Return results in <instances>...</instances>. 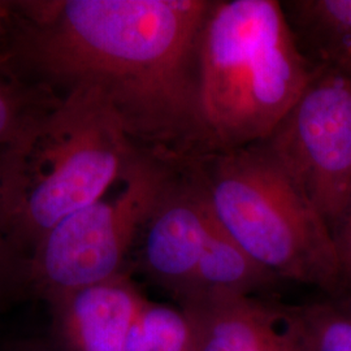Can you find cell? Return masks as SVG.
<instances>
[{
    "mask_svg": "<svg viewBox=\"0 0 351 351\" xmlns=\"http://www.w3.org/2000/svg\"><path fill=\"white\" fill-rule=\"evenodd\" d=\"M0 49L56 94L95 93L139 150L177 165L208 154L198 42L213 0H26Z\"/></svg>",
    "mask_w": 351,
    "mask_h": 351,
    "instance_id": "obj_1",
    "label": "cell"
},
{
    "mask_svg": "<svg viewBox=\"0 0 351 351\" xmlns=\"http://www.w3.org/2000/svg\"><path fill=\"white\" fill-rule=\"evenodd\" d=\"M143 151L86 88H72L0 149L8 236L26 259L52 228L103 198Z\"/></svg>",
    "mask_w": 351,
    "mask_h": 351,
    "instance_id": "obj_2",
    "label": "cell"
},
{
    "mask_svg": "<svg viewBox=\"0 0 351 351\" xmlns=\"http://www.w3.org/2000/svg\"><path fill=\"white\" fill-rule=\"evenodd\" d=\"M277 0H215L198 42V99L210 152L268 138L310 84Z\"/></svg>",
    "mask_w": 351,
    "mask_h": 351,
    "instance_id": "obj_3",
    "label": "cell"
},
{
    "mask_svg": "<svg viewBox=\"0 0 351 351\" xmlns=\"http://www.w3.org/2000/svg\"><path fill=\"white\" fill-rule=\"evenodd\" d=\"M186 165L217 224L256 263L280 281L339 291L329 226L263 143L208 152Z\"/></svg>",
    "mask_w": 351,
    "mask_h": 351,
    "instance_id": "obj_4",
    "label": "cell"
},
{
    "mask_svg": "<svg viewBox=\"0 0 351 351\" xmlns=\"http://www.w3.org/2000/svg\"><path fill=\"white\" fill-rule=\"evenodd\" d=\"M177 169L142 152L114 197L104 195L52 228L29 256V295L50 303L132 272L139 232Z\"/></svg>",
    "mask_w": 351,
    "mask_h": 351,
    "instance_id": "obj_5",
    "label": "cell"
},
{
    "mask_svg": "<svg viewBox=\"0 0 351 351\" xmlns=\"http://www.w3.org/2000/svg\"><path fill=\"white\" fill-rule=\"evenodd\" d=\"M259 143L333 232L351 202V66H315L300 99Z\"/></svg>",
    "mask_w": 351,
    "mask_h": 351,
    "instance_id": "obj_6",
    "label": "cell"
},
{
    "mask_svg": "<svg viewBox=\"0 0 351 351\" xmlns=\"http://www.w3.org/2000/svg\"><path fill=\"white\" fill-rule=\"evenodd\" d=\"M215 223L199 184L188 165H181L139 232L130 271L138 269L177 303L188 290Z\"/></svg>",
    "mask_w": 351,
    "mask_h": 351,
    "instance_id": "obj_7",
    "label": "cell"
},
{
    "mask_svg": "<svg viewBox=\"0 0 351 351\" xmlns=\"http://www.w3.org/2000/svg\"><path fill=\"white\" fill-rule=\"evenodd\" d=\"M195 351H307L293 304L262 295H217L180 306Z\"/></svg>",
    "mask_w": 351,
    "mask_h": 351,
    "instance_id": "obj_8",
    "label": "cell"
},
{
    "mask_svg": "<svg viewBox=\"0 0 351 351\" xmlns=\"http://www.w3.org/2000/svg\"><path fill=\"white\" fill-rule=\"evenodd\" d=\"M149 298L130 272L47 303L50 337L64 351H125Z\"/></svg>",
    "mask_w": 351,
    "mask_h": 351,
    "instance_id": "obj_9",
    "label": "cell"
},
{
    "mask_svg": "<svg viewBox=\"0 0 351 351\" xmlns=\"http://www.w3.org/2000/svg\"><path fill=\"white\" fill-rule=\"evenodd\" d=\"M277 281L280 280L242 250L216 221L188 290L176 304L217 295H261Z\"/></svg>",
    "mask_w": 351,
    "mask_h": 351,
    "instance_id": "obj_10",
    "label": "cell"
},
{
    "mask_svg": "<svg viewBox=\"0 0 351 351\" xmlns=\"http://www.w3.org/2000/svg\"><path fill=\"white\" fill-rule=\"evenodd\" d=\"M282 8L314 66H351V0H288Z\"/></svg>",
    "mask_w": 351,
    "mask_h": 351,
    "instance_id": "obj_11",
    "label": "cell"
},
{
    "mask_svg": "<svg viewBox=\"0 0 351 351\" xmlns=\"http://www.w3.org/2000/svg\"><path fill=\"white\" fill-rule=\"evenodd\" d=\"M56 98L55 91L24 73L0 50V149Z\"/></svg>",
    "mask_w": 351,
    "mask_h": 351,
    "instance_id": "obj_12",
    "label": "cell"
},
{
    "mask_svg": "<svg viewBox=\"0 0 351 351\" xmlns=\"http://www.w3.org/2000/svg\"><path fill=\"white\" fill-rule=\"evenodd\" d=\"M293 310L307 351H351V293L326 294Z\"/></svg>",
    "mask_w": 351,
    "mask_h": 351,
    "instance_id": "obj_13",
    "label": "cell"
},
{
    "mask_svg": "<svg viewBox=\"0 0 351 351\" xmlns=\"http://www.w3.org/2000/svg\"><path fill=\"white\" fill-rule=\"evenodd\" d=\"M125 351H195V332L177 304L147 301L132 330Z\"/></svg>",
    "mask_w": 351,
    "mask_h": 351,
    "instance_id": "obj_14",
    "label": "cell"
},
{
    "mask_svg": "<svg viewBox=\"0 0 351 351\" xmlns=\"http://www.w3.org/2000/svg\"><path fill=\"white\" fill-rule=\"evenodd\" d=\"M29 295L27 259L8 236L0 201V308Z\"/></svg>",
    "mask_w": 351,
    "mask_h": 351,
    "instance_id": "obj_15",
    "label": "cell"
},
{
    "mask_svg": "<svg viewBox=\"0 0 351 351\" xmlns=\"http://www.w3.org/2000/svg\"><path fill=\"white\" fill-rule=\"evenodd\" d=\"M339 265V293H351V202L332 232Z\"/></svg>",
    "mask_w": 351,
    "mask_h": 351,
    "instance_id": "obj_16",
    "label": "cell"
},
{
    "mask_svg": "<svg viewBox=\"0 0 351 351\" xmlns=\"http://www.w3.org/2000/svg\"><path fill=\"white\" fill-rule=\"evenodd\" d=\"M0 351H64L50 336L47 339H25L11 341L0 348Z\"/></svg>",
    "mask_w": 351,
    "mask_h": 351,
    "instance_id": "obj_17",
    "label": "cell"
},
{
    "mask_svg": "<svg viewBox=\"0 0 351 351\" xmlns=\"http://www.w3.org/2000/svg\"><path fill=\"white\" fill-rule=\"evenodd\" d=\"M17 21V8L14 1L0 0V49L11 36Z\"/></svg>",
    "mask_w": 351,
    "mask_h": 351,
    "instance_id": "obj_18",
    "label": "cell"
}]
</instances>
